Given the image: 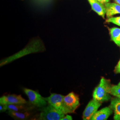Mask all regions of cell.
<instances>
[{"instance_id":"6da1fadb","label":"cell","mask_w":120,"mask_h":120,"mask_svg":"<svg viewBox=\"0 0 120 120\" xmlns=\"http://www.w3.org/2000/svg\"><path fill=\"white\" fill-rule=\"evenodd\" d=\"M45 46L42 41L39 39H35L31 41L21 51L1 60L0 63V67L3 66L28 54L43 52L45 51Z\"/></svg>"},{"instance_id":"7a4b0ae2","label":"cell","mask_w":120,"mask_h":120,"mask_svg":"<svg viewBox=\"0 0 120 120\" xmlns=\"http://www.w3.org/2000/svg\"><path fill=\"white\" fill-rule=\"evenodd\" d=\"M111 86L109 80L101 77L98 85L95 88L93 92V99L101 103L109 101L111 99Z\"/></svg>"},{"instance_id":"3957f363","label":"cell","mask_w":120,"mask_h":120,"mask_svg":"<svg viewBox=\"0 0 120 120\" xmlns=\"http://www.w3.org/2000/svg\"><path fill=\"white\" fill-rule=\"evenodd\" d=\"M41 111L38 117L35 118L36 120H60L66 115L49 104L41 108Z\"/></svg>"},{"instance_id":"277c9868","label":"cell","mask_w":120,"mask_h":120,"mask_svg":"<svg viewBox=\"0 0 120 120\" xmlns=\"http://www.w3.org/2000/svg\"><path fill=\"white\" fill-rule=\"evenodd\" d=\"M80 105L78 96L73 92L70 93L63 98L62 112L66 115L74 113Z\"/></svg>"},{"instance_id":"5b68a950","label":"cell","mask_w":120,"mask_h":120,"mask_svg":"<svg viewBox=\"0 0 120 120\" xmlns=\"http://www.w3.org/2000/svg\"><path fill=\"white\" fill-rule=\"evenodd\" d=\"M23 90L28 97L29 102L35 107L42 108L47 105V101L45 98L42 97L38 92L27 88H24Z\"/></svg>"},{"instance_id":"8992f818","label":"cell","mask_w":120,"mask_h":120,"mask_svg":"<svg viewBox=\"0 0 120 120\" xmlns=\"http://www.w3.org/2000/svg\"><path fill=\"white\" fill-rule=\"evenodd\" d=\"M101 105V102L98 101L94 99L91 100L86 106L83 112L82 118L84 120H91L95 113Z\"/></svg>"},{"instance_id":"52a82bcc","label":"cell","mask_w":120,"mask_h":120,"mask_svg":"<svg viewBox=\"0 0 120 120\" xmlns=\"http://www.w3.org/2000/svg\"><path fill=\"white\" fill-rule=\"evenodd\" d=\"M28 102L21 95L12 94L3 96L0 98V103L5 105L25 104Z\"/></svg>"},{"instance_id":"ba28073f","label":"cell","mask_w":120,"mask_h":120,"mask_svg":"<svg viewBox=\"0 0 120 120\" xmlns=\"http://www.w3.org/2000/svg\"><path fill=\"white\" fill-rule=\"evenodd\" d=\"M64 97V96L62 95L52 94L49 97L46 98L45 99L49 105L63 112L62 105Z\"/></svg>"},{"instance_id":"9c48e42d","label":"cell","mask_w":120,"mask_h":120,"mask_svg":"<svg viewBox=\"0 0 120 120\" xmlns=\"http://www.w3.org/2000/svg\"><path fill=\"white\" fill-rule=\"evenodd\" d=\"M7 110L10 112H25L34 110L36 107L30 103L7 105Z\"/></svg>"},{"instance_id":"30bf717a","label":"cell","mask_w":120,"mask_h":120,"mask_svg":"<svg viewBox=\"0 0 120 120\" xmlns=\"http://www.w3.org/2000/svg\"><path fill=\"white\" fill-rule=\"evenodd\" d=\"M93 10L100 16L105 18L106 14V9L105 5L98 0H88Z\"/></svg>"},{"instance_id":"8fae6325","label":"cell","mask_w":120,"mask_h":120,"mask_svg":"<svg viewBox=\"0 0 120 120\" xmlns=\"http://www.w3.org/2000/svg\"><path fill=\"white\" fill-rule=\"evenodd\" d=\"M34 110L25 112L9 111L8 114L9 116L13 117L14 119L19 120H28L34 115Z\"/></svg>"},{"instance_id":"7c38bea8","label":"cell","mask_w":120,"mask_h":120,"mask_svg":"<svg viewBox=\"0 0 120 120\" xmlns=\"http://www.w3.org/2000/svg\"><path fill=\"white\" fill-rule=\"evenodd\" d=\"M112 113L110 107H106L98 111L91 118V120H106Z\"/></svg>"},{"instance_id":"4fadbf2b","label":"cell","mask_w":120,"mask_h":120,"mask_svg":"<svg viewBox=\"0 0 120 120\" xmlns=\"http://www.w3.org/2000/svg\"><path fill=\"white\" fill-rule=\"evenodd\" d=\"M106 9V15L107 18L120 14V5L114 3H106L105 4Z\"/></svg>"},{"instance_id":"5bb4252c","label":"cell","mask_w":120,"mask_h":120,"mask_svg":"<svg viewBox=\"0 0 120 120\" xmlns=\"http://www.w3.org/2000/svg\"><path fill=\"white\" fill-rule=\"evenodd\" d=\"M109 107L114 112V120H120V98L112 99Z\"/></svg>"},{"instance_id":"9a60e30c","label":"cell","mask_w":120,"mask_h":120,"mask_svg":"<svg viewBox=\"0 0 120 120\" xmlns=\"http://www.w3.org/2000/svg\"><path fill=\"white\" fill-rule=\"evenodd\" d=\"M112 40L120 47V28L113 27L109 30Z\"/></svg>"},{"instance_id":"2e32d148","label":"cell","mask_w":120,"mask_h":120,"mask_svg":"<svg viewBox=\"0 0 120 120\" xmlns=\"http://www.w3.org/2000/svg\"><path fill=\"white\" fill-rule=\"evenodd\" d=\"M110 94L114 97L120 98V82L116 85L112 86Z\"/></svg>"},{"instance_id":"e0dca14e","label":"cell","mask_w":120,"mask_h":120,"mask_svg":"<svg viewBox=\"0 0 120 120\" xmlns=\"http://www.w3.org/2000/svg\"><path fill=\"white\" fill-rule=\"evenodd\" d=\"M106 21L108 23H113L117 26H120V17H110L107 18Z\"/></svg>"},{"instance_id":"ac0fdd59","label":"cell","mask_w":120,"mask_h":120,"mask_svg":"<svg viewBox=\"0 0 120 120\" xmlns=\"http://www.w3.org/2000/svg\"><path fill=\"white\" fill-rule=\"evenodd\" d=\"M7 110V105L0 103V112H5Z\"/></svg>"},{"instance_id":"d6986e66","label":"cell","mask_w":120,"mask_h":120,"mask_svg":"<svg viewBox=\"0 0 120 120\" xmlns=\"http://www.w3.org/2000/svg\"><path fill=\"white\" fill-rule=\"evenodd\" d=\"M114 71L116 73H120V60L115 67Z\"/></svg>"},{"instance_id":"ffe728a7","label":"cell","mask_w":120,"mask_h":120,"mask_svg":"<svg viewBox=\"0 0 120 120\" xmlns=\"http://www.w3.org/2000/svg\"><path fill=\"white\" fill-rule=\"evenodd\" d=\"M73 120V118L72 117V116H70V115H69L66 114V115H65V116L62 118H61V119L60 120Z\"/></svg>"},{"instance_id":"44dd1931","label":"cell","mask_w":120,"mask_h":120,"mask_svg":"<svg viewBox=\"0 0 120 120\" xmlns=\"http://www.w3.org/2000/svg\"><path fill=\"white\" fill-rule=\"evenodd\" d=\"M98 0L100 1V2H101V3H102L103 4H105L106 3H108L110 1V0Z\"/></svg>"},{"instance_id":"7402d4cb","label":"cell","mask_w":120,"mask_h":120,"mask_svg":"<svg viewBox=\"0 0 120 120\" xmlns=\"http://www.w3.org/2000/svg\"><path fill=\"white\" fill-rule=\"evenodd\" d=\"M116 3L120 5V0H114Z\"/></svg>"}]
</instances>
